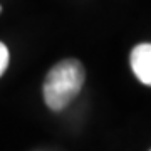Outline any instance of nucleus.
I'll use <instances>...</instances> for the list:
<instances>
[{"label": "nucleus", "instance_id": "f03ea898", "mask_svg": "<svg viewBox=\"0 0 151 151\" xmlns=\"http://www.w3.org/2000/svg\"><path fill=\"white\" fill-rule=\"evenodd\" d=\"M131 67L143 84H151V45L139 44L131 52Z\"/></svg>", "mask_w": 151, "mask_h": 151}, {"label": "nucleus", "instance_id": "20e7f679", "mask_svg": "<svg viewBox=\"0 0 151 151\" xmlns=\"http://www.w3.org/2000/svg\"><path fill=\"white\" fill-rule=\"evenodd\" d=\"M0 12H2V7H0Z\"/></svg>", "mask_w": 151, "mask_h": 151}, {"label": "nucleus", "instance_id": "f257e3e1", "mask_svg": "<svg viewBox=\"0 0 151 151\" xmlns=\"http://www.w3.org/2000/svg\"><path fill=\"white\" fill-rule=\"evenodd\" d=\"M86 70L76 59H65L49 70L44 82V101L52 111H62L70 104L84 84Z\"/></svg>", "mask_w": 151, "mask_h": 151}, {"label": "nucleus", "instance_id": "7ed1b4c3", "mask_svg": "<svg viewBox=\"0 0 151 151\" xmlns=\"http://www.w3.org/2000/svg\"><path fill=\"white\" fill-rule=\"evenodd\" d=\"M7 65H9V49L5 47V44L0 42V76L5 72Z\"/></svg>", "mask_w": 151, "mask_h": 151}]
</instances>
